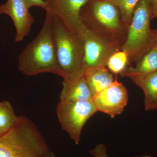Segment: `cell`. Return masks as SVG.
I'll list each match as a JSON object with an SVG mask.
<instances>
[{
	"label": "cell",
	"mask_w": 157,
	"mask_h": 157,
	"mask_svg": "<svg viewBox=\"0 0 157 157\" xmlns=\"http://www.w3.org/2000/svg\"><path fill=\"white\" fill-rule=\"evenodd\" d=\"M19 119V116L16 115L10 102L7 101H0V136L13 128Z\"/></svg>",
	"instance_id": "cell-15"
},
{
	"label": "cell",
	"mask_w": 157,
	"mask_h": 157,
	"mask_svg": "<svg viewBox=\"0 0 157 157\" xmlns=\"http://www.w3.org/2000/svg\"><path fill=\"white\" fill-rule=\"evenodd\" d=\"M151 20L157 18V0H149Z\"/></svg>",
	"instance_id": "cell-20"
},
{
	"label": "cell",
	"mask_w": 157,
	"mask_h": 157,
	"mask_svg": "<svg viewBox=\"0 0 157 157\" xmlns=\"http://www.w3.org/2000/svg\"><path fill=\"white\" fill-rule=\"evenodd\" d=\"M18 67L21 72L27 76L51 73L63 78L54 40L52 15L48 11H46L39 33L20 55Z\"/></svg>",
	"instance_id": "cell-1"
},
{
	"label": "cell",
	"mask_w": 157,
	"mask_h": 157,
	"mask_svg": "<svg viewBox=\"0 0 157 157\" xmlns=\"http://www.w3.org/2000/svg\"><path fill=\"white\" fill-rule=\"evenodd\" d=\"M157 109V102H156V103L155 104L154 106L153 109Z\"/></svg>",
	"instance_id": "cell-23"
},
{
	"label": "cell",
	"mask_w": 157,
	"mask_h": 157,
	"mask_svg": "<svg viewBox=\"0 0 157 157\" xmlns=\"http://www.w3.org/2000/svg\"><path fill=\"white\" fill-rule=\"evenodd\" d=\"M80 17L83 25L98 36L121 48L125 43L129 27L107 0H91L82 9Z\"/></svg>",
	"instance_id": "cell-2"
},
{
	"label": "cell",
	"mask_w": 157,
	"mask_h": 157,
	"mask_svg": "<svg viewBox=\"0 0 157 157\" xmlns=\"http://www.w3.org/2000/svg\"><path fill=\"white\" fill-rule=\"evenodd\" d=\"M149 0H140L135 7L128 29L126 41L121 48L128 54L129 64L139 61L155 47V30L150 28Z\"/></svg>",
	"instance_id": "cell-5"
},
{
	"label": "cell",
	"mask_w": 157,
	"mask_h": 157,
	"mask_svg": "<svg viewBox=\"0 0 157 157\" xmlns=\"http://www.w3.org/2000/svg\"><path fill=\"white\" fill-rule=\"evenodd\" d=\"M84 76L93 97L115 80L113 74L105 66L88 69L85 71Z\"/></svg>",
	"instance_id": "cell-12"
},
{
	"label": "cell",
	"mask_w": 157,
	"mask_h": 157,
	"mask_svg": "<svg viewBox=\"0 0 157 157\" xmlns=\"http://www.w3.org/2000/svg\"><path fill=\"white\" fill-rule=\"evenodd\" d=\"M49 151L35 124L24 116L0 136V157H46Z\"/></svg>",
	"instance_id": "cell-3"
},
{
	"label": "cell",
	"mask_w": 157,
	"mask_h": 157,
	"mask_svg": "<svg viewBox=\"0 0 157 157\" xmlns=\"http://www.w3.org/2000/svg\"><path fill=\"white\" fill-rule=\"evenodd\" d=\"M46 11L59 18L70 30L81 35L85 26L82 23V9L91 0H45Z\"/></svg>",
	"instance_id": "cell-8"
},
{
	"label": "cell",
	"mask_w": 157,
	"mask_h": 157,
	"mask_svg": "<svg viewBox=\"0 0 157 157\" xmlns=\"http://www.w3.org/2000/svg\"><path fill=\"white\" fill-rule=\"evenodd\" d=\"M28 8L33 7H39L45 9L46 11L47 9V4L45 0H24Z\"/></svg>",
	"instance_id": "cell-19"
},
{
	"label": "cell",
	"mask_w": 157,
	"mask_h": 157,
	"mask_svg": "<svg viewBox=\"0 0 157 157\" xmlns=\"http://www.w3.org/2000/svg\"><path fill=\"white\" fill-rule=\"evenodd\" d=\"M56 112L62 129L76 144L80 142L85 124L98 111L93 100L82 101H60Z\"/></svg>",
	"instance_id": "cell-6"
},
{
	"label": "cell",
	"mask_w": 157,
	"mask_h": 157,
	"mask_svg": "<svg viewBox=\"0 0 157 157\" xmlns=\"http://www.w3.org/2000/svg\"><path fill=\"white\" fill-rule=\"evenodd\" d=\"M93 101L98 111L114 118L123 112L128 104V95L123 84L115 79L108 87L95 96Z\"/></svg>",
	"instance_id": "cell-9"
},
{
	"label": "cell",
	"mask_w": 157,
	"mask_h": 157,
	"mask_svg": "<svg viewBox=\"0 0 157 157\" xmlns=\"http://www.w3.org/2000/svg\"><path fill=\"white\" fill-rule=\"evenodd\" d=\"M6 14L11 17L16 29V42H21L30 32L35 20L24 0H7L0 5V15Z\"/></svg>",
	"instance_id": "cell-10"
},
{
	"label": "cell",
	"mask_w": 157,
	"mask_h": 157,
	"mask_svg": "<svg viewBox=\"0 0 157 157\" xmlns=\"http://www.w3.org/2000/svg\"><path fill=\"white\" fill-rule=\"evenodd\" d=\"M129 78L143 91L145 110H152L157 102V70Z\"/></svg>",
	"instance_id": "cell-13"
},
{
	"label": "cell",
	"mask_w": 157,
	"mask_h": 157,
	"mask_svg": "<svg viewBox=\"0 0 157 157\" xmlns=\"http://www.w3.org/2000/svg\"><path fill=\"white\" fill-rule=\"evenodd\" d=\"M155 32L156 36V42L155 44V47L154 48L157 50V29L155 30Z\"/></svg>",
	"instance_id": "cell-21"
},
{
	"label": "cell",
	"mask_w": 157,
	"mask_h": 157,
	"mask_svg": "<svg viewBox=\"0 0 157 157\" xmlns=\"http://www.w3.org/2000/svg\"><path fill=\"white\" fill-rule=\"evenodd\" d=\"M129 64V59L126 52L122 50L114 52L109 57L106 67L113 74H121Z\"/></svg>",
	"instance_id": "cell-16"
},
{
	"label": "cell",
	"mask_w": 157,
	"mask_h": 157,
	"mask_svg": "<svg viewBox=\"0 0 157 157\" xmlns=\"http://www.w3.org/2000/svg\"><path fill=\"white\" fill-rule=\"evenodd\" d=\"M151 157L150 156V155H145L141 156L140 157Z\"/></svg>",
	"instance_id": "cell-24"
},
{
	"label": "cell",
	"mask_w": 157,
	"mask_h": 157,
	"mask_svg": "<svg viewBox=\"0 0 157 157\" xmlns=\"http://www.w3.org/2000/svg\"><path fill=\"white\" fill-rule=\"evenodd\" d=\"M157 70V50L153 48L136 63L135 67H127L120 74L121 77L130 78L140 76Z\"/></svg>",
	"instance_id": "cell-14"
},
{
	"label": "cell",
	"mask_w": 157,
	"mask_h": 157,
	"mask_svg": "<svg viewBox=\"0 0 157 157\" xmlns=\"http://www.w3.org/2000/svg\"><path fill=\"white\" fill-rule=\"evenodd\" d=\"M52 15L54 40L63 78L84 74V45L82 36L70 30L59 18Z\"/></svg>",
	"instance_id": "cell-4"
},
{
	"label": "cell",
	"mask_w": 157,
	"mask_h": 157,
	"mask_svg": "<svg viewBox=\"0 0 157 157\" xmlns=\"http://www.w3.org/2000/svg\"><path fill=\"white\" fill-rule=\"evenodd\" d=\"M90 153L95 157H109L107 154V147L102 143L98 144Z\"/></svg>",
	"instance_id": "cell-18"
},
{
	"label": "cell",
	"mask_w": 157,
	"mask_h": 157,
	"mask_svg": "<svg viewBox=\"0 0 157 157\" xmlns=\"http://www.w3.org/2000/svg\"><path fill=\"white\" fill-rule=\"evenodd\" d=\"M46 157H56L55 155L53 154V153L52 152H49V154Z\"/></svg>",
	"instance_id": "cell-22"
},
{
	"label": "cell",
	"mask_w": 157,
	"mask_h": 157,
	"mask_svg": "<svg viewBox=\"0 0 157 157\" xmlns=\"http://www.w3.org/2000/svg\"><path fill=\"white\" fill-rule=\"evenodd\" d=\"M59 95L60 101H82L93 100V96L84 74L65 78Z\"/></svg>",
	"instance_id": "cell-11"
},
{
	"label": "cell",
	"mask_w": 157,
	"mask_h": 157,
	"mask_svg": "<svg viewBox=\"0 0 157 157\" xmlns=\"http://www.w3.org/2000/svg\"><path fill=\"white\" fill-rule=\"evenodd\" d=\"M84 45L83 69L105 66L110 56L121 50L119 45L98 36L85 27L82 34Z\"/></svg>",
	"instance_id": "cell-7"
},
{
	"label": "cell",
	"mask_w": 157,
	"mask_h": 157,
	"mask_svg": "<svg viewBox=\"0 0 157 157\" xmlns=\"http://www.w3.org/2000/svg\"><path fill=\"white\" fill-rule=\"evenodd\" d=\"M117 8L123 20L128 26L132 22L135 7L140 0H107Z\"/></svg>",
	"instance_id": "cell-17"
}]
</instances>
